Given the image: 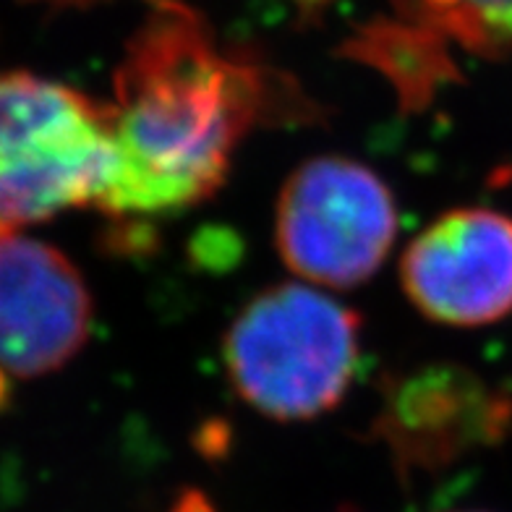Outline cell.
I'll use <instances>...</instances> for the list:
<instances>
[{"label":"cell","mask_w":512,"mask_h":512,"mask_svg":"<svg viewBox=\"0 0 512 512\" xmlns=\"http://www.w3.org/2000/svg\"><path fill=\"white\" fill-rule=\"evenodd\" d=\"M113 84V178L97 204L108 215H168L209 199L272 92L262 68L217 48L181 6L134 34Z\"/></svg>","instance_id":"1"},{"label":"cell","mask_w":512,"mask_h":512,"mask_svg":"<svg viewBox=\"0 0 512 512\" xmlns=\"http://www.w3.org/2000/svg\"><path fill=\"white\" fill-rule=\"evenodd\" d=\"M223 358L243 403L272 421H311L343 403L361 361V317L314 285H272L225 332Z\"/></svg>","instance_id":"2"},{"label":"cell","mask_w":512,"mask_h":512,"mask_svg":"<svg viewBox=\"0 0 512 512\" xmlns=\"http://www.w3.org/2000/svg\"><path fill=\"white\" fill-rule=\"evenodd\" d=\"M108 105L27 71H0V238L100 204L113 178Z\"/></svg>","instance_id":"3"},{"label":"cell","mask_w":512,"mask_h":512,"mask_svg":"<svg viewBox=\"0 0 512 512\" xmlns=\"http://www.w3.org/2000/svg\"><path fill=\"white\" fill-rule=\"evenodd\" d=\"M398 238L390 186L351 157L306 160L283 183L277 254L293 275L324 288H356L377 275Z\"/></svg>","instance_id":"4"},{"label":"cell","mask_w":512,"mask_h":512,"mask_svg":"<svg viewBox=\"0 0 512 512\" xmlns=\"http://www.w3.org/2000/svg\"><path fill=\"white\" fill-rule=\"evenodd\" d=\"M89 330L92 296L76 264L37 238H0V405L11 382L66 366Z\"/></svg>","instance_id":"5"},{"label":"cell","mask_w":512,"mask_h":512,"mask_svg":"<svg viewBox=\"0 0 512 512\" xmlns=\"http://www.w3.org/2000/svg\"><path fill=\"white\" fill-rule=\"evenodd\" d=\"M400 283L432 322H499L512 311V217L489 207L452 209L408 243Z\"/></svg>","instance_id":"6"},{"label":"cell","mask_w":512,"mask_h":512,"mask_svg":"<svg viewBox=\"0 0 512 512\" xmlns=\"http://www.w3.org/2000/svg\"><path fill=\"white\" fill-rule=\"evenodd\" d=\"M512 403L505 392L455 364H432L384 387L374 421L403 476L434 473L497 445L510 432Z\"/></svg>","instance_id":"7"},{"label":"cell","mask_w":512,"mask_h":512,"mask_svg":"<svg viewBox=\"0 0 512 512\" xmlns=\"http://www.w3.org/2000/svg\"><path fill=\"white\" fill-rule=\"evenodd\" d=\"M418 21L439 37H450L463 48L484 55L512 53V0H398Z\"/></svg>","instance_id":"8"},{"label":"cell","mask_w":512,"mask_h":512,"mask_svg":"<svg viewBox=\"0 0 512 512\" xmlns=\"http://www.w3.org/2000/svg\"><path fill=\"white\" fill-rule=\"evenodd\" d=\"M34 6H48V8H71V6H89L97 0H29ZM155 6L168 8V6H181L178 0H155Z\"/></svg>","instance_id":"9"},{"label":"cell","mask_w":512,"mask_h":512,"mask_svg":"<svg viewBox=\"0 0 512 512\" xmlns=\"http://www.w3.org/2000/svg\"><path fill=\"white\" fill-rule=\"evenodd\" d=\"M176 512H215L202 494H186L176 505Z\"/></svg>","instance_id":"10"},{"label":"cell","mask_w":512,"mask_h":512,"mask_svg":"<svg viewBox=\"0 0 512 512\" xmlns=\"http://www.w3.org/2000/svg\"><path fill=\"white\" fill-rule=\"evenodd\" d=\"M304 3H324V0H304Z\"/></svg>","instance_id":"11"},{"label":"cell","mask_w":512,"mask_h":512,"mask_svg":"<svg viewBox=\"0 0 512 512\" xmlns=\"http://www.w3.org/2000/svg\"><path fill=\"white\" fill-rule=\"evenodd\" d=\"M340 512H353V510H340Z\"/></svg>","instance_id":"12"}]
</instances>
